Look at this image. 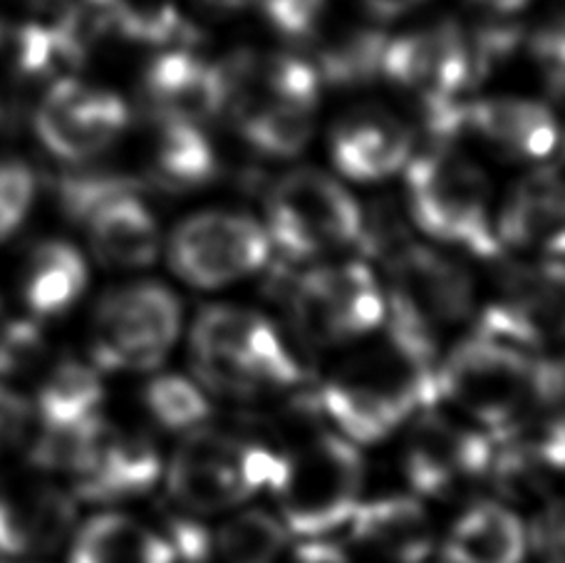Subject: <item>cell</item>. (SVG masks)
Listing matches in <instances>:
<instances>
[{"label":"cell","instance_id":"1","mask_svg":"<svg viewBox=\"0 0 565 563\" xmlns=\"http://www.w3.org/2000/svg\"><path fill=\"white\" fill-rule=\"evenodd\" d=\"M563 373L558 363H533L526 350L477 330L437 368V390L499 437H513L533 405L556 407Z\"/></svg>","mask_w":565,"mask_h":563},{"label":"cell","instance_id":"2","mask_svg":"<svg viewBox=\"0 0 565 563\" xmlns=\"http://www.w3.org/2000/svg\"><path fill=\"white\" fill-rule=\"evenodd\" d=\"M439 400L437 363L395 340L338 370L320 392L318 405L342 435L362 445L392 435L412 412Z\"/></svg>","mask_w":565,"mask_h":563},{"label":"cell","instance_id":"3","mask_svg":"<svg viewBox=\"0 0 565 563\" xmlns=\"http://www.w3.org/2000/svg\"><path fill=\"white\" fill-rule=\"evenodd\" d=\"M191 343L199 378L218 395L254 400L302 380L298 360L276 326L254 310L234 306L201 310Z\"/></svg>","mask_w":565,"mask_h":563},{"label":"cell","instance_id":"4","mask_svg":"<svg viewBox=\"0 0 565 563\" xmlns=\"http://www.w3.org/2000/svg\"><path fill=\"white\" fill-rule=\"evenodd\" d=\"M286 457L260 439L199 429L171 459L169 495L189 514H216L276 487Z\"/></svg>","mask_w":565,"mask_h":563},{"label":"cell","instance_id":"5","mask_svg":"<svg viewBox=\"0 0 565 563\" xmlns=\"http://www.w3.org/2000/svg\"><path fill=\"white\" fill-rule=\"evenodd\" d=\"M387 266L392 278L385 300L387 338L437 363L439 336L471 314L469 274L439 251L415 244H407Z\"/></svg>","mask_w":565,"mask_h":563},{"label":"cell","instance_id":"6","mask_svg":"<svg viewBox=\"0 0 565 563\" xmlns=\"http://www.w3.org/2000/svg\"><path fill=\"white\" fill-rule=\"evenodd\" d=\"M409 214L422 231L481 258L501 251L489 221V179L451 147H434L407 169Z\"/></svg>","mask_w":565,"mask_h":563},{"label":"cell","instance_id":"7","mask_svg":"<svg viewBox=\"0 0 565 563\" xmlns=\"http://www.w3.org/2000/svg\"><path fill=\"white\" fill-rule=\"evenodd\" d=\"M282 524L300 537H320L352 517L362 489V459L338 435L308 442L286 457L278 485Z\"/></svg>","mask_w":565,"mask_h":563},{"label":"cell","instance_id":"8","mask_svg":"<svg viewBox=\"0 0 565 563\" xmlns=\"http://www.w3.org/2000/svg\"><path fill=\"white\" fill-rule=\"evenodd\" d=\"M268 238L292 261L358 244L362 211L348 189L318 169H296L268 191Z\"/></svg>","mask_w":565,"mask_h":563},{"label":"cell","instance_id":"9","mask_svg":"<svg viewBox=\"0 0 565 563\" xmlns=\"http://www.w3.org/2000/svg\"><path fill=\"white\" fill-rule=\"evenodd\" d=\"M286 304L298 336L330 348L375 330L385 320V296L362 264L318 266L286 280Z\"/></svg>","mask_w":565,"mask_h":563},{"label":"cell","instance_id":"10","mask_svg":"<svg viewBox=\"0 0 565 563\" xmlns=\"http://www.w3.org/2000/svg\"><path fill=\"white\" fill-rule=\"evenodd\" d=\"M181 330V306L161 284H132L99 300L93 318V358L103 370H151Z\"/></svg>","mask_w":565,"mask_h":563},{"label":"cell","instance_id":"11","mask_svg":"<svg viewBox=\"0 0 565 563\" xmlns=\"http://www.w3.org/2000/svg\"><path fill=\"white\" fill-rule=\"evenodd\" d=\"M266 229L244 214L206 211L181 221L169 244L171 268L196 288H221L268 261Z\"/></svg>","mask_w":565,"mask_h":563},{"label":"cell","instance_id":"12","mask_svg":"<svg viewBox=\"0 0 565 563\" xmlns=\"http://www.w3.org/2000/svg\"><path fill=\"white\" fill-rule=\"evenodd\" d=\"M129 125L122 97L63 77L47 89L35 113V132L63 162H87L113 147Z\"/></svg>","mask_w":565,"mask_h":563},{"label":"cell","instance_id":"13","mask_svg":"<svg viewBox=\"0 0 565 563\" xmlns=\"http://www.w3.org/2000/svg\"><path fill=\"white\" fill-rule=\"evenodd\" d=\"M491 461V442L481 432L441 415L422 417L405 447V475L409 485L427 497L451 495L467 481L487 475Z\"/></svg>","mask_w":565,"mask_h":563},{"label":"cell","instance_id":"14","mask_svg":"<svg viewBox=\"0 0 565 563\" xmlns=\"http://www.w3.org/2000/svg\"><path fill=\"white\" fill-rule=\"evenodd\" d=\"M151 115L199 125L226 107V83L218 65H209L189 50H167L145 73Z\"/></svg>","mask_w":565,"mask_h":563},{"label":"cell","instance_id":"15","mask_svg":"<svg viewBox=\"0 0 565 563\" xmlns=\"http://www.w3.org/2000/svg\"><path fill=\"white\" fill-rule=\"evenodd\" d=\"M332 159L352 182H380L399 172L412 152L409 129L380 107H360L330 137Z\"/></svg>","mask_w":565,"mask_h":563},{"label":"cell","instance_id":"16","mask_svg":"<svg viewBox=\"0 0 565 563\" xmlns=\"http://www.w3.org/2000/svg\"><path fill=\"white\" fill-rule=\"evenodd\" d=\"M563 187L558 167H543L513 187L497 224L499 246L546 248L548 264H563Z\"/></svg>","mask_w":565,"mask_h":563},{"label":"cell","instance_id":"17","mask_svg":"<svg viewBox=\"0 0 565 563\" xmlns=\"http://www.w3.org/2000/svg\"><path fill=\"white\" fill-rule=\"evenodd\" d=\"M159 471V452L145 432L107 425L93 465L75 479V489L87 501H119L145 495Z\"/></svg>","mask_w":565,"mask_h":563},{"label":"cell","instance_id":"18","mask_svg":"<svg viewBox=\"0 0 565 563\" xmlns=\"http://www.w3.org/2000/svg\"><path fill=\"white\" fill-rule=\"evenodd\" d=\"M73 521L75 504L63 489H0V554H47L67 539Z\"/></svg>","mask_w":565,"mask_h":563},{"label":"cell","instance_id":"19","mask_svg":"<svg viewBox=\"0 0 565 563\" xmlns=\"http://www.w3.org/2000/svg\"><path fill=\"white\" fill-rule=\"evenodd\" d=\"M352 534L390 563H419L431 549L427 511L409 497H385L352 511Z\"/></svg>","mask_w":565,"mask_h":563},{"label":"cell","instance_id":"20","mask_svg":"<svg viewBox=\"0 0 565 563\" xmlns=\"http://www.w3.org/2000/svg\"><path fill=\"white\" fill-rule=\"evenodd\" d=\"M469 127L521 159H546L558 145L556 117L546 105L531 99L489 97L471 103Z\"/></svg>","mask_w":565,"mask_h":563},{"label":"cell","instance_id":"21","mask_svg":"<svg viewBox=\"0 0 565 563\" xmlns=\"http://www.w3.org/2000/svg\"><path fill=\"white\" fill-rule=\"evenodd\" d=\"M154 117L149 179L164 191H191L214 182L218 157L199 125L184 119Z\"/></svg>","mask_w":565,"mask_h":563},{"label":"cell","instance_id":"22","mask_svg":"<svg viewBox=\"0 0 565 563\" xmlns=\"http://www.w3.org/2000/svg\"><path fill=\"white\" fill-rule=\"evenodd\" d=\"M95 256L115 268L149 266L159 254V224L139 196H122L87 219Z\"/></svg>","mask_w":565,"mask_h":563},{"label":"cell","instance_id":"23","mask_svg":"<svg viewBox=\"0 0 565 563\" xmlns=\"http://www.w3.org/2000/svg\"><path fill=\"white\" fill-rule=\"evenodd\" d=\"M444 554L449 563H521L526 531L511 509L483 501L454 521Z\"/></svg>","mask_w":565,"mask_h":563},{"label":"cell","instance_id":"24","mask_svg":"<svg viewBox=\"0 0 565 563\" xmlns=\"http://www.w3.org/2000/svg\"><path fill=\"white\" fill-rule=\"evenodd\" d=\"M167 537L125 514H99L77 531L70 563H174Z\"/></svg>","mask_w":565,"mask_h":563},{"label":"cell","instance_id":"25","mask_svg":"<svg viewBox=\"0 0 565 563\" xmlns=\"http://www.w3.org/2000/svg\"><path fill=\"white\" fill-rule=\"evenodd\" d=\"M20 286L25 306L35 316L65 314L87 286L85 258L65 241H43L30 251Z\"/></svg>","mask_w":565,"mask_h":563},{"label":"cell","instance_id":"26","mask_svg":"<svg viewBox=\"0 0 565 563\" xmlns=\"http://www.w3.org/2000/svg\"><path fill=\"white\" fill-rule=\"evenodd\" d=\"M105 397L103 380L93 365L79 360H63L50 370L38 392V412L43 427L67 425L97 415L99 402Z\"/></svg>","mask_w":565,"mask_h":563},{"label":"cell","instance_id":"27","mask_svg":"<svg viewBox=\"0 0 565 563\" xmlns=\"http://www.w3.org/2000/svg\"><path fill=\"white\" fill-rule=\"evenodd\" d=\"M382 30L358 28L318 50V77L335 87H360L382 75V55L387 47Z\"/></svg>","mask_w":565,"mask_h":563},{"label":"cell","instance_id":"28","mask_svg":"<svg viewBox=\"0 0 565 563\" xmlns=\"http://www.w3.org/2000/svg\"><path fill=\"white\" fill-rule=\"evenodd\" d=\"M238 132L260 155L290 159L306 149L312 137V109L292 105H266L234 115Z\"/></svg>","mask_w":565,"mask_h":563},{"label":"cell","instance_id":"29","mask_svg":"<svg viewBox=\"0 0 565 563\" xmlns=\"http://www.w3.org/2000/svg\"><path fill=\"white\" fill-rule=\"evenodd\" d=\"M105 427V419L99 415L67 422V425L43 427L30 457L40 469L63 471V475L79 479L93 465Z\"/></svg>","mask_w":565,"mask_h":563},{"label":"cell","instance_id":"30","mask_svg":"<svg viewBox=\"0 0 565 563\" xmlns=\"http://www.w3.org/2000/svg\"><path fill=\"white\" fill-rule=\"evenodd\" d=\"M57 20L87 55L95 45L135 43L137 35V8L127 0H73Z\"/></svg>","mask_w":565,"mask_h":563},{"label":"cell","instance_id":"31","mask_svg":"<svg viewBox=\"0 0 565 563\" xmlns=\"http://www.w3.org/2000/svg\"><path fill=\"white\" fill-rule=\"evenodd\" d=\"M286 546V529L264 511H244L218 529L211 551L218 563H276Z\"/></svg>","mask_w":565,"mask_h":563},{"label":"cell","instance_id":"32","mask_svg":"<svg viewBox=\"0 0 565 563\" xmlns=\"http://www.w3.org/2000/svg\"><path fill=\"white\" fill-rule=\"evenodd\" d=\"M18 70L28 77H50L77 70L87 60V53L79 47L60 20L50 25L28 23L20 28L15 40Z\"/></svg>","mask_w":565,"mask_h":563},{"label":"cell","instance_id":"33","mask_svg":"<svg viewBox=\"0 0 565 563\" xmlns=\"http://www.w3.org/2000/svg\"><path fill=\"white\" fill-rule=\"evenodd\" d=\"M60 209L75 224H87V219L99 206L122 196H139L145 182L119 172H67L55 184Z\"/></svg>","mask_w":565,"mask_h":563},{"label":"cell","instance_id":"34","mask_svg":"<svg viewBox=\"0 0 565 563\" xmlns=\"http://www.w3.org/2000/svg\"><path fill=\"white\" fill-rule=\"evenodd\" d=\"M145 407L167 429L199 427L209 417V400L194 382L179 375L154 378L145 387Z\"/></svg>","mask_w":565,"mask_h":563},{"label":"cell","instance_id":"35","mask_svg":"<svg viewBox=\"0 0 565 563\" xmlns=\"http://www.w3.org/2000/svg\"><path fill=\"white\" fill-rule=\"evenodd\" d=\"M201 40H204V33H201L199 25L181 15L174 6L164 3L149 10H137L135 43L164 47V53L167 50H189V53H194Z\"/></svg>","mask_w":565,"mask_h":563},{"label":"cell","instance_id":"36","mask_svg":"<svg viewBox=\"0 0 565 563\" xmlns=\"http://www.w3.org/2000/svg\"><path fill=\"white\" fill-rule=\"evenodd\" d=\"M469 43V60L473 85L483 83L499 67L513 57L523 43V28L519 23H489L473 30Z\"/></svg>","mask_w":565,"mask_h":563},{"label":"cell","instance_id":"37","mask_svg":"<svg viewBox=\"0 0 565 563\" xmlns=\"http://www.w3.org/2000/svg\"><path fill=\"white\" fill-rule=\"evenodd\" d=\"M47 340L40 326L13 320L0 328V378H25L43 365Z\"/></svg>","mask_w":565,"mask_h":563},{"label":"cell","instance_id":"38","mask_svg":"<svg viewBox=\"0 0 565 563\" xmlns=\"http://www.w3.org/2000/svg\"><path fill=\"white\" fill-rule=\"evenodd\" d=\"M258 3L268 23L290 40L312 35L326 8V0H258Z\"/></svg>","mask_w":565,"mask_h":563},{"label":"cell","instance_id":"39","mask_svg":"<svg viewBox=\"0 0 565 563\" xmlns=\"http://www.w3.org/2000/svg\"><path fill=\"white\" fill-rule=\"evenodd\" d=\"M531 55L536 60V67L543 83H546L551 97L561 99L565 77V38L561 20L543 25L539 33L531 38Z\"/></svg>","mask_w":565,"mask_h":563},{"label":"cell","instance_id":"40","mask_svg":"<svg viewBox=\"0 0 565 563\" xmlns=\"http://www.w3.org/2000/svg\"><path fill=\"white\" fill-rule=\"evenodd\" d=\"M531 541L543 563H563V507L551 501L533 521Z\"/></svg>","mask_w":565,"mask_h":563},{"label":"cell","instance_id":"41","mask_svg":"<svg viewBox=\"0 0 565 563\" xmlns=\"http://www.w3.org/2000/svg\"><path fill=\"white\" fill-rule=\"evenodd\" d=\"M28 419H30L28 402L20 395H15L13 390L0 385V432H3V437L8 439L10 447L23 439Z\"/></svg>","mask_w":565,"mask_h":563},{"label":"cell","instance_id":"42","mask_svg":"<svg viewBox=\"0 0 565 563\" xmlns=\"http://www.w3.org/2000/svg\"><path fill=\"white\" fill-rule=\"evenodd\" d=\"M288 563H350L338 546L332 544H306L296 549Z\"/></svg>","mask_w":565,"mask_h":563},{"label":"cell","instance_id":"43","mask_svg":"<svg viewBox=\"0 0 565 563\" xmlns=\"http://www.w3.org/2000/svg\"><path fill=\"white\" fill-rule=\"evenodd\" d=\"M370 8L372 15H377L382 20L387 18H397L402 13H407L409 8H415L422 0H362Z\"/></svg>","mask_w":565,"mask_h":563},{"label":"cell","instance_id":"44","mask_svg":"<svg viewBox=\"0 0 565 563\" xmlns=\"http://www.w3.org/2000/svg\"><path fill=\"white\" fill-rule=\"evenodd\" d=\"M477 3L499 10V13H513V10H519V8L526 6L529 0H477Z\"/></svg>","mask_w":565,"mask_h":563},{"label":"cell","instance_id":"45","mask_svg":"<svg viewBox=\"0 0 565 563\" xmlns=\"http://www.w3.org/2000/svg\"><path fill=\"white\" fill-rule=\"evenodd\" d=\"M20 224H23V221H18L13 214H8V211L0 206V241H6Z\"/></svg>","mask_w":565,"mask_h":563},{"label":"cell","instance_id":"46","mask_svg":"<svg viewBox=\"0 0 565 563\" xmlns=\"http://www.w3.org/2000/svg\"><path fill=\"white\" fill-rule=\"evenodd\" d=\"M204 3L221 8V10H241V8H248L258 3V0H204Z\"/></svg>","mask_w":565,"mask_h":563},{"label":"cell","instance_id":"47","mask_svg":"<svg viewBox=\"0 0 565 563\" xmlns=\"http://www.w3.org/2000/svg\"><path fill=\"white\" fill-rule=\"evenodd\" d=\"M6 447H10V445H8V439L3 437V432H0V452H3Z\"/></svg>","mask_w":565,"mask_h":563},{"label":"cell","instance_id":"48","mask_svg":"<svg viewBox=\"0 0 565 563\" xmlns=\"http://www.w3.org/2000/svg\"><path fill=\"white\" fill-rule=\"evenodd\" d=\"M191 563H218V561H214V554H211V556H206V559H201V561H191Z\"/></svg>","mask_w":565,"mask_h":563}]
</instances>
